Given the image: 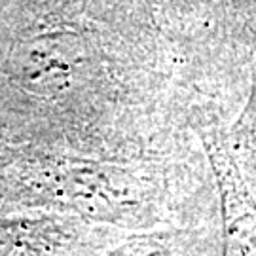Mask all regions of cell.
I'll return each instance as SVG.
<instances>
[{
    "label": "cell",
    "instance_id": "1",
    "mask_svg": "<svg viewBox=\"0 0 256 256\" xmlns=\"http://www.w3.org/2000/svg\"><path fill=\"white\" fill-rule=\"evenodd\" d=\"M198 133L216 180L222 220V256H256V202L224 131L203 122Z\"/></svg>",
    "mask_w": 256,
    "mask_h": 256
},
{
    "label": "cell",
    "instance_id": "2",
    "mask_svg": "<svg viewBox=\"0 0 256 256\" xmlns=\"http://www.w3.org/2000/svg\"><path fill=\"white\" fill-rule=\"evenodd\" d=\"M236 160H243L256 171V78L252 92L245 108L232 129V140H228Z\"/></svg>",
    "mask_w": 256,
    "mask_h": 256
}]
</instances>
